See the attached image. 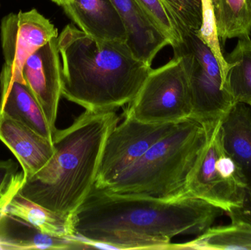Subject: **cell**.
Returning a JSON list of instances; mask_svg holds the SVG:
<instances>
[{
  "instance_id": "cell-1",
  "label": "cell",
  "mask_w": 251,
  "mask_h": 250,
  "mask_svg": "<svg viewBox=\"0 0 251 250\" xmlns=\"http://www.w3.org/2000/svg\"><path fill=\"white\" fill-rule=\"evenodd\" d=\"M224 214L222 208L187 193L159 198L94 186L74 214V227L75 234L92 242L137 235L173 250V238L201 235Z\"/></svg>"
},
{
  "instance_id": "cell-2",
  "label": "cell",
  "mask_w": 251,
  "mask_h": 250,
  "mask_svg": "<svg viewBox=\"0 0 251 250\" xmlns=\"http://www.w3.org/2000/svg\"><path fill=\"white\" fill-rule=\"evenodd\" d=\"M62 96L92 112L115 111L138 93L151 68L125 42L97 39L69 24L58 36Z\"/></svg>"
},
{
  "instance_id": "cell-3",
  "label": "cell",
  "mask_w": 251,
  "mask_h": 250,
  "mask_svg": "<svg viewBox=\"0 0 251 250\" xmlns=\"http://www.w3.org/2000/svg\"><path fill=\"white\" fill-rule=\"evenodd\" d=\"M119 121L115 111L85 110L69 127L57 129L52 158L25 179L19 193L54 212L73 216L95 185L104 142Z\"/></svg>"
},
{
  "instance_id": "cell-4",
  "label": "cell",
  "mask_w": 251,
  "mask_h": 250,
  "mask_svg": "<svg viewBox=\"0 0 251 250\" xmlns=\"http://www.w3.org/2000/svg\"><path fill=\"white\" fill-rule=\"evenodd\" d=\"M212 125L193 118L178 122L104 190L159 198L187 193V180L207 142Z\"/></svg>"
},
{
  "instance_id": "cell-5",
  "label": "cell",
  "mask_w": 251,
  "mask_h": 250,
  "mask_svg": "<svg viewBox=\"0 0 251 250\" xmlns=\"http://www.w3.org/2000/svg\"><path fill=\"white\" fill-rule=\"evenodd\" d=\"M174 20L181 41L172 47L174 56L181 59L187 72L193 107L190 118L206 126L214 124L234 104L224 86L221 65L196 32Z\"/></svg>"
},
{
  "instance_id": "cell-6",
  "label": "cell",
  "mask_w": 251,
  "mask_h": 250,
  "mask_svg": "<svg viewBox=\"0 0 251 250\" xmlns=\"http://www.w3.org/2000/svg\"><path fill=\"white\" fill-rule=\"evenodd\" d=\"M222 119L212 125L207 142L190 173L187 194L222 208L226 214L243 204L246 181L234 160L224 148Z\"/></svg>"
},
{
  "instance_id": "cell-7",
  "label": "cell",
  "mask_w": 251,
  "mask_h": 250,
  "mask_svg": "<svg viewBox=\"0 0 251 250\" xmlns=\"http://www.w3.org/2000/svg\"><path fill=\"white\" fill-rule=\"evenodd\" d=\"M193 111L188 78L182 60L175 57L151 69L125 116L151 124L176 123L190 118Z\"/></svg>"
},
{
  "instance_id": "cell-8",
  "label": "cell",
  "mask_w": 251,
  "mask_h": 250,
  "mask_svg": "<svg viewBox=\"0 0 251 250\" xmlns=\"http://www.w3.org/2000/svg\"><path fill=\"white\" fill-rule=\"evenodd\" d=\"M176 123L151 124L125 116L106 139L94 186L104 189L113 184Z\"/></svg>"
},
{
  "instance_id": "cell-9",
  "label": "cell",
  "mask_w": 251,
  "mask_h": 250,
  "mask_svg": "<svg viewBox=\"0 0 251 250\" xmlns=\"http://www.w3.org/2000/svg\"><path fill=\"white\" fill-rule=\"evenodd\" d=\"M58 37L57 28L36 9L11 13L1 22V43L5 64L16 80L25 83L22 68L26 60Z\"/></svg>"
},
{
  "instance_id": "cell-10",
  "label": "cell",
  "mask_w": 251,
  "mask_h": 250,
  "mask_svg": "<svg viewBox=\"0 0 251 250\" xmlns=\"http://www.w3.org/2000/svg\"><path fill=\"white\" fill-rule=\"evenodd\" d=\"M60 55L57 37L34 52L22 68L25 84L41 106L54 134L62 96Z\"/></svg>"
},
{
  "instance_id": "cell-11",
  "label": "cell",
  "mask_w": 251,
  "mask_h": 250,
  "mask_svg": "<svg viewBox=\"0 0 251 250\" xmlns=\"http://www.w3.org/2000/svg\"><path fill=\"white\" fill-rule=\"evenodd\" d=\"M0 140L20 164L25 179L42 170L54 154L53 141L4 114H0Z\"/></svg>"
},
{
  "instance_id": "cell-12",
  "label": "cell",
  "mask_w": 251,
  "mask_h": 250,
  "mask_svg": "<svg viewBox=\"0 0 251 250\" xmlns=\"http://www.w3.org/2000/svg\"><path fill=\"white\" fill-rule=\"evenodd\" d=\"M1 114L30 128L41 136L53 141L51 130L41 106L26 84L13 78L4 64L0 74Z\"/></svg>"
},
{
  "instance_id": "cell-13",
  "label": "cell",
  "mask_w": 251,
  "mask_h": 250,
  "mask_svg": "<svg viewBox=\"0 0 251 250\" xmlns=\"http://www.w3.org/2000/svg\"><path fill=\"white\" fill-rule=\"evenodd\" d=\"M126 32V45L139 60L151 66L160 50L171 41L153 24L136 0H111Z\"/></svg>"
},
{
  "instance_id": "cell-14",
  "label": "cell",
  "mask_w": 251,
  "mask_h": 250,
  "mask_svg": "<svg viewBox=\"0 0 251 250\" xmlns=\"http://www.w3.org/2000/svg\"><path fill=\"white\" fill-rule=\"evenodd\" d=\"M62 7L81 30L97 39L126 42V32L111 0H69Z\"/></svg>"
},
{
  "instance_id": "cell-15",
  "label": "cell",
  "mask_w": 251,
  "mask_h": 250,
  "mask_svg": "<svg viewBox=\"0 0 251 250\" xmlns=\"http://www.w3.org/2000/svg\"><path fill=\"white\" fill-rule=\"evenodd\" d=\"M89 249L77 236L47 234L25 220L0 213V250Z\"/></svg>"
},
{
  "instance_id": "cell-16",
  "label": "cell",
  "mask_w": 251,
  "mask_h": 250,
  "mask_svg": "<svg viewBox=\"0 0 251 250\" xmlns=\"http://www.w3.org/2000/svg\"><path fill=\"white\" fill-rule=\"evenodd\" d=\"M224 148L238 166L247 188L251 189V107L236 103L222 118Z\"/></svg>"
},
{
  "instance_id": "cell-17",
  "label": "cell",
  "mask_w": 251,
  "mask_h": 250,
  "mask_svg": "<svg viewBox=\"0 0 251 250\" xmlns=\"http://www.w3.org/2000/svg\"><path fill=\"white\" fill-rule=\"evenodd\" d=\"M2 212L22 219L47 234L56 236L76 235L73 216L51 211L25 198L19 192L12 198Z\"/></svg>"
},
{
  "instance_id": "cell-18",
  "label": "cell",
  "mask_w": 251,
  "mask_h": 250,
  "mask_svg": "<svg viewBox=\"0 0 251 250\" xmlns=\"http://www.w3.org/2000/svg\"><path fill=\"white\" fill-rule=\"evenodd\" d=\"M228 66L224 86L234 104L251 105V40L250 35L238 38L237 45L225 57Z\"/></svg>"
},
{
  "instance_id": "cell-19",
  "label": "cell",
  "mask_w": 251,
  "mask_h": 250,
  "mask_svg": "<svg viewBox=\"0 0 251 250\" xmlns=\"http://www.w3.org/2000/svg\"><path fill=\"white\" fill-rule=\"evenodd\" d=\"M250 250L251 228L231 223L212 227L190 242L174 244V250Z\"/></svg>"
},
{
  "instance_id": "cell-20",
  "label": "cell",
  "mask_w": 251,
  "mask_h": 250,
  "mask_svg": "<svg viewBox=\"0 0 251 250\" xmlns=\"http://www.w3.org/2000/svg\"><path fill=\"white\" fill-rule=\"evenodd\" d=\"M214 15L220 40L250 35L251 18L246 0H215Z\"/></svg>"
},
{
  "instance_id": "cell-21",
  "label": "cell",
  "mask_w": 251,
  "mask_h": 250,
  "mask_svg": "<svg viewBox=\"0 0 251 250\" xmlns=\"http://www.w3.org/2000/svg\"><path fill=\"white\" fill-rule=\"evenodd\" d=\"M172 19L197 32L203 22L202 0H161Z\"/></svg>"
},
{
  "instance_id": "cell-22",
  "label": "cell",
  "mask_w": 251,
  "mask_h": 250,
  "mask_svg": "<svg viewBox=\"0 0 251 250\" xmlns=\"http://www.w3.org/2000/svg\"><path fill=\"white\" fill-rule=\"evenodd\" d=\"M153 24L171 41L174 46L181 41V37L161 0H136Z\"/></svg>"
},
{
  "instance_id": "cell-23",
  "label": "cell",
  "mask_w": 251,
  "mask_h": 250,
  "mask_svg": "<svg viewBox=\"0 0 251 250\" xmlns=\"http://www.w3.org/2000/svg\"><path fill=\"white\" fill-rule=\"evenodd\" d=\"M25 182L23 171L19 172V166L11 159H0V212L19 192Z\"/></svg>"
},
{
  "instance_id": "cell-24",
  "label": "cell",
  "mask_w": 251,
  "mask_h": 250,
  "mask_svg": "<svg viewBox=\"0 0 251 250\" xmlns=\"http://www.w3.org/2000/svg\"><path fill=\"white\" fill-rule=\"evenodd\" d=\"M231 223L241 225L251 228V189L247 188L243 204L226 213Z\"/></svg>"
},
{
  "instance_id": "cell-25",
  "label": "cell",
  "mask_w": 251,
  "mask_h": 250,
  "mask_svg": "<svg viewBox=\"0 0 251 250\" xmlns=\"http://www.w3.org/2000/svg\"><path fill=\"white\" fill-rule=\"evenodd\" d=\"M51 1H54V3L58 4V5L63 6V4H66L69 0H51Z\"/></svg>"
},
{
  "instance_id": "cell-26",
  "label": "cell",
  "mask_w": 251,
  "mask_h": 250,
  "mask_svg": "<svg viewBox=\"0 0 251 250\" xmlns=\"http://www.w3.org/2000/svg\"><path fill=\"white\" fill-rule=\"evenodd\" d=\"M246 3H247L248 8H249V12H250L251 18V0H246Z\"/></svg>"
},
{
  "instance_id": "cell-27",
  "label": "cell",
  "mask_w": 251,
  "mask_h": 250,
  "mask_svg": "<svg viewBox=\"0 0 251 250\" xmlns=\"http://www.w3.org/2000/svg\"><path fill=\"white\" fill-rule=\"evenodd\" d=\"M0 113H1V104H0Z\"/></svg>"
},
{
  "instance_id": "cell-28",
  "label": "cell",
  "mask_w": 251,
  "mask_h": 250,
  "mask_svg": "<svg viewBox=\"0 0 251 250\" xmlns=\"http://www.w3.org/2000/svg\"></svg>"
}]
</instances>
